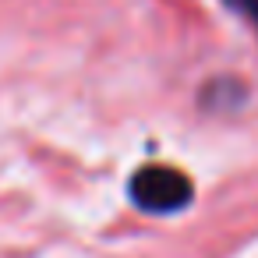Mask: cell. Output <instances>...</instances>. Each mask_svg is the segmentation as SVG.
<instances>
[{"instance_id":"6da1fadb","label":"cell","mask_w":258,"mask_h":258,"mask_svg":"<svg viewBox=\"0 0 258 258\" xmlns=\"http://www.w3.org/2000/svg\"><path fill=\"white\" fill-rule=\"evenodd\" d=\"M131 198L138 209H145L152 216H170V212H180L191 205L195 184L177 166H142L131 177Z\"/></svg>"},{"instance_id":"7a4b0ae2","label":"cell","mask_w":258,"mask_h":258,"mask_svg":"<svg viewBox=\"0 0 258 258\" xmlns=\"http://www.w3.org/2000/svg\"><path fill=\"white\" fill-rule=\"evenodd\" d=\"M226 8H233L237 15H244L251 25H254V32H258V0H223Z\"/></svg>"}]
</instances>
